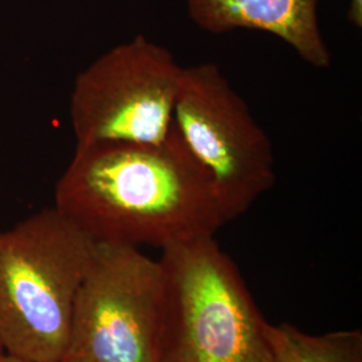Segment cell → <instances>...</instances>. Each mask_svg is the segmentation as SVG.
Listing matches in <instances>:
<instances>
[{
    "mask_svg": "<svg viewBox=\"0 0 362 362\" xmlns=\"http://www.w3.org/2000/svg\"><path fill=\"white\" fill-rule=\"evenodd\" d=\"M54 207L95 243L137 248L215 236L230 223L175 129L158 144H76Z\"/></svg>",
    "mask_w": 362,
    "mask_h": 362,
    "instance_id": "1",
    "label": "cell"
},
{
    "mask_svg": "<svg viewBox=\"0 0 362 362\" xmlns=\"http://www.w3.org/2000/svg\"><path fill=\"white\" fill-rule=\"evenodd\" d=\"M95 246L54 206L0 230V349L26 362L64 360Z\"/></svg>",
    "mask_w": 362,
    "mask_h": 362,
    "instance_id": "2",
    "label": "cell"
},
{
    "mask_svg": "<svg viewBox=\"0 0 362 362\" xmlns=\"http://www.w3.org/2000/svg\"><path fill=\"white\" fill-rule=\"evenodd\" d=\"M161 251L165 303L158 362H275L266 320L215 236Z\"/></svg>",
    "mask_w": 362,
    "mask_h": 362,
    "instance_id": "3",
    "label": "cell"
},
{
    "mask_svg": "<svg viewBox=\"0 0 362 362\" xmlns=\"http://www.w3.org/2000/svg\"><path fill=\"white\" fill-rule=\"evenodd\" d=\"M173 129L207 175L228 221L272 189V141L219 66L182 69Z\"/></svg>",
    "mask_w": 362,
    "mask_h": 362,
    "instance_id": "4",
    "label": "cell"
},
{
    "mask_svg": "<svg viewBox=\"0 0 362 362\" xmlns=\"http://www.w3.org/2000/svg\"><path fill=\"white\" fill-rule=\"evenodd\" d=\"M165 279L137 247L97 243L78 288L64 360L158 362Z\"/></svg>",
    "mask_w": 362,
    "mask_h": 362,
    "instance_id": "5",
    "label": "cell"
},
{
    "mask_svg": "<svg viewBox=\"0 0 362 362\" xmlns=\"http://www.w3.org/2000/svg\"><path fill=\"white\" fill-rule=\"evenodd\" d=\"M182 69L168 49L144 35L100 55L73 83L69 115L76 143L165 141Z\"/></svg>",
    "mask_w": 362,
    "mask_h": 362,
    "instance_id": "6",
    "label": "cell"
},
{
    "mask_svg": "<svg viewBox=\"0 0 362 362\" xmlns=\"http://www.w3.org/2000/svg\"><path fill=\"white\" fill-rule=\"evenodd\" d=\"M320 0H187L194 25L211 33L257 30L284 40L315 69L332 65L318 22Z\"/></svg>",
    "mask_w": 362,
    "mask_h": 362,
    "instance_id": "7",
    "label": "cell"
},
{
    "mask_svg": "<svg viewBox=\"0 0 362 362\" xmlns=\"http://www.w3.org/2000/svg\"><path fill=\"white\" fill-rule=\"evenodd\" d=\"M264 333L275 362H362L360 329L313 336L294 325L266 321Z\"/></svg>",
    "mask_w": 362,
    "mask_h": 362,
    "instance_id": "8",
    "label": "cell"
},
{
    "mask_svg": "<svg viewBox=\"0 0 362 362\" xmlns=\"http://www.w3.org/2000/svg\"><path fill=\"white\" fill-rule=\"evenodd\" d=\"M346 18L350 23L357 28L362 27V0H350L349 10Z\"/></svg>",
    "mask_w": 362,
    "mask_h": 362,
    "instance_id": "9",
    "label": "cell"
},
{
    "mask_svg": "<svg viewBox=\"0 0 362 362\" xmlns=\"http://www.w3.org/2000/svg\"><path fill=\"white\" fill-rule=\"evenodd\" d=\"M0 362H26L23 361V360H21V358H16V357H13L11 354H8V353H6V351H3V350H0Z\"/></svg>",
    "mask_w": 362,
    "mask_h": 362,
    "instance_id": "10",
    "label": "cell"
},
{
    "mask_svg": "<svg viewBox=\"0 0 362 362\" xmlns=\"http://www.w3.org/2000/svg\"><path fill=\"white\" fill-rule=\"evenodd\" d=\"M59 362H76V361H70V360H61Z\"/></svg>",
    "mask_w": 362,
    "mask_h": 362,
    "instance_id": "11",
    "label": "cell"
},
{
    "mask_svg": "<svg viewBox=\"0 0 362 362\" xmlns=\"http://www.w3.org/2000/svg\"><path fill=\"white\" fill-rule=\"evenodd\" d=\"M0 350H1V349H0Z\"/></svg>",
    "mask_w": 362,
    "mask_h": 362,
    "instance_id": "12",
    "label": "cell"
}]
</instances>
